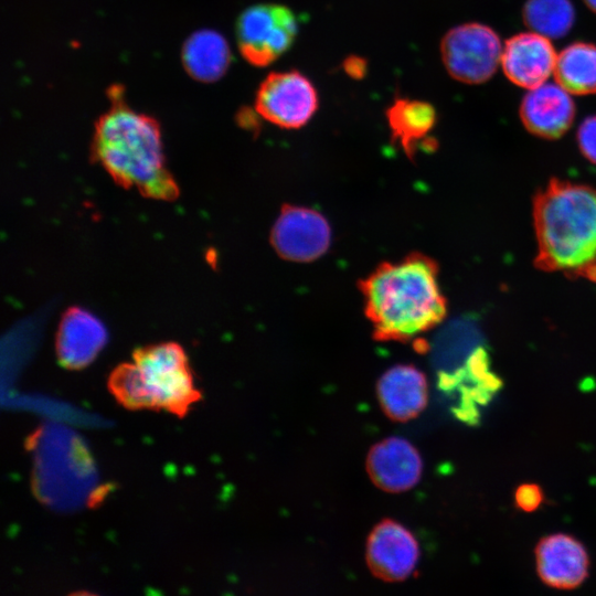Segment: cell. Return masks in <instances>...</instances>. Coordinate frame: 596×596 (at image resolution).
<instances>
[{
  "instance_id": "cell-1",
  "label": "cell",
  "mask_w": 596,
  "mask_h": 596,
  "mask_svg": "<svg viewBox=\"0 0 596 596\" xmlns=\"http://www.w3.org/2000/svg\"><path fill=\"white\" fill-rule=\"evenodd\" d=\"M360 289L365 316L380 340H412L435 328L447 312L438 266L419 253L381 264Z\"/></svg>"
},
{
  "instance_id": "cell-2",
  "label": "cell",
  "mask_w": 596,
  "mask_h": 596,
  "mask_svg": "<svg viewBox=\"0 0 596 596\" xmlns=\"http://www.w3.org/2000/svg\"><path fill=\"white\" fill-rule=\"evenodd\" d=\"M535 266L596 281V189L553 179L533 199Z\"/></svg>"
},
{
  "instance_id": "cell-3",
  "label": "cell",
  "mask_w": 596,
  "mask_h": 596,
  "mask_svg": "<svg viewBox=\"0 0 596 596\" xmlns=\"http://www.w3.org/2000/svg\"><path fill=\"white\" fill-rule=\"evenodd\" d=\"M92 153L111 179L141 195L172 201L179 187L166 167L158 123L114 99L95 126Z\"/></svg>"
},
{
  "instance_id": "cell-4",
  "label": "cell",
  "mask_w": 596,
  "mask_h": 596,
  "mask_svg": "<svg viewBox=\"0 0 596 596\" xmlns=\"http://www.w3.org/2000/svg\"><path fill=\"white\" fill-rule=\"evenodd\" d=\"M108 390L128 409H163L179 417L201 398L188 356L175 342L137 349L131 362L113 370Z\"/></svg>"
},
{
  "instance_id": "cell-5",
  "label": "cell",
  "mask_w": 596,
  "mask_h": 596,
  "mask_svg": "<svg viewBox=\"0 0 596 596\" xmlns=\"http://www.w3.org/2000/svg\"><path fill=\"white\" fill-rule=\"evenodd\" d=\"M298 32L295 13L276 3L255 4L244 10L236 23L238 49L255 66H267L292 45Z\"/></svg>"
},
{
  "instance_id": "cell-6",
  "label": "cell",
  "mask_w": 596,
  "mask_h": 596,
  "mask_svg": "<svg viewBox=\"0 0 596 596\" xmlns=\"http://www.w3.org/2000/svg\"><path fill=\"white\" fill-rule=\"evenodd\" d=\"M502 50L496 31L478 22L454 26L444 35L440 44L447 72L465 84L488 81L501 64Z\"/></svg>"
},
{
  "instance_id": "cell-7",
  "label": "cell",
  "mask_w": 596,
  "mask_h": 596,
  "mask_svg": "<svg viewBox=\"0 0 596 596\" xmlns=\"http://www.w3.org/2000/svg\"><path fill=\"white\" fill-rule=\"evenodd\" d=\"M255 107L269 123L287 129L306 125L318 108L313 84L298 71L273 72L259 85Z\"/></svg>"
},
{
  "instance_id": "cell-8",
  "label": "cell",
  "mask_w": 596,
  "mask_h": 596,
  "mask_svg": "<svg viewBox=\"0 0 596 596\" xmlns=\"http://www.w3.org/2000/svg\"><path fill=\"white\" fill-rule=\"evenodd\" d=\"M330 238L327 220L317 211L300 206L284 207L272 232L275 251L292 262L317 259L328 249Z\"/></svg>"
},
{
  "instance_id": "cell-9",
  "label": "cell",
  "mask_w": 596,
  "mask_h": 596,
  "mask_svg": "<svg viewBox=\"0 0 596 596\" xmlns=\"http://www.w3.org/2000/svg\"><path fill=\"white\" fill-rule=\"evenodd\" d=\"M419 557L413 534L400 523L384 520L371 532L366 544V560L372 573L389 582L407 578Z\"/></svg>"
},
{
  "instance_id": "cell-10",
  "label": "cell",
  "mask_w": 596,
  "mask_h": 596,
  "mask_svg": "<svg viewBox=\"0 0 596 596\" xmlns=\"http://www.w3.org/2000/svg\"><path fill=\"white\" fill-rule=\"evenodd\" d=\"M556 58L550 39L531 31L515 34L505 42L501 65L513 84L532 89L544 84L554 73Z\"/></svg>"
},
{
  "instance_id": "cell-11",
  "label": "cell",
  "mask_w": 596,
  "mask_h": 596,
  "mask_svg": "<svg viewBox=\"0 0 596 596\" xmlns=\"http://www.w3.org/2000/svg\"><path fill=\"white\" fill-rule=\"evenodd\" d=\"M575 104L558 83H544L529 89L520 106V118L532 135L557 139L572 126Z\"/></svg>"
},
{
  "instance_id": "cell-12",
  "label": "cell",
  "mask_w": 596,
  "mask_h": 596,
  "mask_svg": "<svg viewBox=\"0 0 596 596\" xmlns=\"http://www.w3.org/2000/svg\"><path fill=\"white\" fill-rule=\"evenodd\" d=\"M536 570L549 586L572 589L588 575L589 558L583 544L567 534L543 538L535 549Z\"/></svg>"
},
{
  "instance_id": "cell-13",
  "label": "cell",
  "mask_w": 596,
  "mask_h": 596,
  "mask_svg": "<svg viewBox=\"0 0 596 596\" xmlns=\"http://www.w3.org/2000/svg\"><path fill=\"white\" fill-rule=\"evenodd\" d=\"M366 467L372 481L379 488L389 492H401L418 482L423 462L409 441L401 437H390L372 447Z\"/></svg>"
},
{
  "instance_id": "cell-14",
  "label": "cell",
  "mask_w": 596,
  "mask_h": 596,
  "mask_svg": "<svg viewBox=\"0 0 596 596\" xmlns=\"http://www.w3.org/2000/svg\"><path fill=\"white\" fill-rule=\"evenodd\" d=\"M107 332L99 319L79 307L68 308L60 321L56 333V354L68 369L88 365L103 349Z\"/></svg>"
},
{
  "instance_id": "cell-15",
  "label": "cell",
  "mask_w": 596,
  "mask_h": 596,
  "mask_svg": "<svg viewBox=\"0 0 596 596\" xmlns=\"http://www.w3.org/2000/svg\"><path fill=\"white\" fill-rule=\"evenodd\" d=\"M380 404L386 415L405 422L416 417L427 403L425 375L415 366L396 365L387 370L377 384Z\"/></svg>"
},
{
  "instance_id": "cell-16",
  "label": "cell",
  "mask_w": 596,
  "mask_h": 596,
  "mask_svg": "<svg viewBox=\"0 0 596 596\" xmlns=\"http://www.w3.org/2000/svg\"><path fill=\"white\" fill-rule=\"evenodd\" d=\"M182 60L185 70L194 78L212 82L226 72L231 52L227 42L220 33L202 30L187 40L182 50Z\"/></svg>"
},
{
  "instance_id": "cell-17",
  "label": "cell",
  "mask_w": 596,
  "mask_h": 596,
  "mask_svg": "<svg viewBox=\"0 0 596 596\" xmlns=\"http://www.w3.org/2000/svg\"><path fill=\"white\" fill-rule=\"evenodd\" d=\"M386 118L392 137L413 157L419 140L434 128L437 116L427 102L398 97L387 108Z\"/></svg>"
},
{
  "instance_id": "cell-18",
  "label": "cell",
  "mask_w": 596,
  "mask_h": 596,
  "mask_svg": "<svg viewBox=\"0 0 596 596\" xmlns=\"http://www.w3.org/2000/svg\"><path fill=\"white\" fill-rule=\"evenodd\" d=\"M554 75L570 94L596 93V45L588 42L567 45L557 55Z\"/></svg>"
},
{
  "instance_id": "cell-19",
  "label": "cell",
  "mask_w": 596,
  "mask_h": 596,
  "mask_svg": "<svg viewBox=\"0 0 596 596\" xmlns=\"http://www.w3.org/2000/svg\"><path fill=\"white\" fill-rule=\"evenodd\" d=\"M522 18L531 31L558 39L573 28L575 10L571 0H526Z\"/></svg>"
},
{
  "instance_id": "cell-20",
  "label": "cell",
  "mask_w": 596,
  "mask_h": 596,
  "mask_svg": "<svg viewBox=\"0 0 596 596\" xmlns=\"http://www.w3.org/2000/svg\"><path fill=\"white\" fill-rule=\"evenodd\" d=\"M577 143L583 156L596 164V116L587 117L579 125Z\"/></svg>"
},
{
  "instance_id": "cell-21",
  "label": "cell",
  "mask_w": 596,
  "mask_h": 596,
  "mask_svg": "<svg viewBox=\"0 0 596 596\" xmlns=\"http://www.w3.org/2000/svg\"><path fill=\"white\" fill-rule=\"evenodd\" d=\"M515 504L519 509L531 512L539 508L543 501V492L536 485L525 483L515 491Z\"/></svg>"
},
{
  "instance_id": "cell-22",
  "label": "cell",
  "mask_w": 596,
  "mask_h": 596,
  "mask_svg": "<svg viewBox=\"0 0 596 596\" xmlns=\"http://www.w3.org/2000/svg\"><path fill=\"white\" fill-rule=\"evenodd\" d=\"M366 62L360 56H349L343 62L345 73L353 78H362L366 73Z\"/></svg>"
},
{
  "instance_id": "cell-23",
  "label": "cell",
  "mask_w": 596,
  "mask_h": 596,
  "mask_svg": "<svg viewBox=\"0 0 596 596\" xmlns=\"http://www.w3.org/2000/svg\"><path fill=\"white\" fill-rule=\"evenodd\" d=\"M584 3L596 13V0H583Z\"/></svg>"
}]
</instances>
